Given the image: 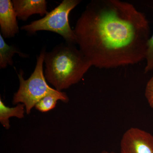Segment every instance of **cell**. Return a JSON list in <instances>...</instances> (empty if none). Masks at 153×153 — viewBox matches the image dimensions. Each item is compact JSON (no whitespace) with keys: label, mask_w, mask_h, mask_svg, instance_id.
<instances>
[{"label":"cell","mask_w":153,"mask_h":153,"mask_svg":"<svg viewBox=\"0 0 153 153\" xmlns=\"http://www.w3.org/2000/svg\"><path fill=\"white\" fill-rule=\"evenodd\" d=\"M79 49L92 66L113 68L145 60L151 36L145 14L120 0H92L74 30Z\"/></svg>","instance_id":"obj_1"},{"label":"cell","mask_w":153,"mask_h":153,"mask_svg":"<svg viewBox=\"0 0 153 153\" xmlns=\"http://www.w3.org/2000/svg\"><path fill=\"white\" fill-rule=\"evenodd\" d=\"M44 63L45 78L61 91L78 83L92 66L79 49L68 43L57 45L46 52Z\"/></svg>","instance_id":"obj_2"},{"label":"cell","mask_w":153,"mask_h":153,"mask_svg":"<svg viewBox=\"0 0 153 153\" xmlns=\"http://www.w3.org/2000/svg\"><path fill=\"white\" fill-rule=\"evenodd\" d=\"M46 53V49L44 48L37 57L35 70L28 79H24L22 71L18 74L20 85L19 90L14 94L13 103L25 105L27 114H30L32 109L42 98L61 92L50 87L46 82L43 70Z\"/></svg>","instance_id":"obj_3"},{"label":"cell","mask_w":153,"mask_h":153,"mask_svg":"<svg viewBox=\"0 0 153 153\" xmlns=\"http://www.w3.org/2000/svg\"><path fill=\"white\" fill-rule=\"evenodd\" d=\"M81 2L79 0H63L44 18L21 27L22 30L33 34L39 31H49L57 33L68 44H76V37L68 21L71 11Z\"/></svg>","instance_id":"obj_4"},{"label":"cell","mask_w":153,"mask_h":153,"mask_svg":"<svg viewBox=\"0 0 153 153\" xmlns=\"http://www.w3.org/2000/svg\"><path fill=\"white\" fill-rule=\"evenodd\" d=\"M120 153H153V136L137 128L128 129L120 142Z\"/></svg>","instance_id":"obj_5"},{"label":"cell","mask_w":153,"mask_h":153,"mask_svg":"<svg viewBox=\"0 0 153 153\" xmlns=\"http://www.w3.org/2000/svg\"><path fill=\"white\" fill-rule=\"evenodd\" d=\"M17 18L13 2L10 0H1L0 27L3 38H13L19 33Z\"/></svg>","instance_id":"obj_6"},{"label":"cell","mask_w":153,"mask_h":153,"mask_svg":"<svg viewBox=\"0 0 153 153\" xmlns=\"http://www.w3.org/2000/svg\"><path fill=\"white\" fill-rule=\"evenodd\" d=\"M17 18L27 21L34 14L44 16L48 13L45 0H13L12 1Z\"/></svg>","instance_id":"obj_7"},{"label":"cell","mask_w":153,"mask_h":153,"mask_svg":"<svg viewBox=\"0 0 153 153\" xmlns=\"http://www.w3.org/2000/svg\"><path fill=\"white\" fill-rule=\"evenodd\" d=\"M16 53L22 57H28L16 46L8 45L1 34H0V68H6L8 65L13 66L14 63L13 57Z\"/></svg>","instance_id":"obj_8"},{"label":"cell","mask_w":153,"mask_h":153,"mask_svg":"<svg viewBox=\"0 0 153 153\" xmlns=\"http://www.w3.org/2000/svg\"><path fill=\"white\" fill-rule=\"evenodd\" d=\"M25 105L19 103L13 108L6 106L0 100V122L6 129L10 127V119L11 117H16L19 119L25 117Z\"/></svg>","instance_id":"obj_9"},{"label":"cell","mask_w":153,"mask_h":153,"mask_svg":"<svg viewBox=\"0 0 153 153\" xmlns=\"http://www.w3.org/2000/svg\"><path fill=\"white\" fill-rule=\"evenodd\" d=\"M59 100L66 103L69 101V98L66 93L61 91L57 94H50L45 97L38 102L35 107L41 112H47L55 108Z\"/></svg>","instance_id":"obj_10"},{"label":"cell","mask_w":153,"mask_h":153,"mask_svg":"<svg viewBox=\"0 0 153 153\" xmlns=\"http://www.w3.org/2000/svg\"><path fill=\"white\" fill-rule=\"evenodd\" d=\"M145 60L146 63L144 68V73L146 74L153 70V33L148 40Z\"/></svg>","instance_id":"obj_11"},{"label":"cell","mask_w":153,"mask_h":153,"mask_svg":"<svg viewBox=\"0 0 153 153\" xmlns=\"http://www.w3.org/2000/svg\"><path fill=\"white\" fill-rule=\"evenodd\" d=\"M145 95L150 106L153 108V76L147 83Z\"/></svg>","instance_id":"obj_12"},{"label":"cell","mask_w":153,"mask_h":153,"mask_svg":"<svg viewBox=\"0 0 153 153\" xmlns=\"http://www.w3.org/2000/svg\"><path fill=\"white\" fill-rule=\"evenodd\" d=\"M101 153H115L114 152H107V151H102V152Z\"/></svg>","instance_id":"obj_13"}]
</instances>
